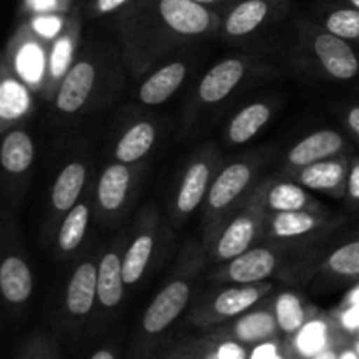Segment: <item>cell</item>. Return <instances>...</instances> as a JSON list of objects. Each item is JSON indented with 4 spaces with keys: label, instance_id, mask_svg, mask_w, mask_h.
Listing matches in <instances>:
<instances>
[{
    "label": "cell",
    "instance_id": "obj_1",
    "mask_svg": "<svg viewBox=\"0 0 359 359\" xmlns=\"http://www.w3.org/2000/svg\"><path fill=\"white\" fill-rule=\"evenodd\" d=\"M137 9L156 18L168 32L179 37H200L217 25L210 7L195 0H137Z\"/></svg>",
    "mask_w": 359,
    "mask_h": 359
},
{
    "label": "cell",
    "instance_id": "obj_2",
    "mask_svg": "<svg viewBox=\"0 0 359 359\" xmlns=\"http://www.w3.org/2000/svg\"><path fill=\"white\" fill-rule=\"evenodd\" d=\"M270 291H272V286L266 283L235 284L231 287H224L209 304L202 305L195 312L193 321L200 326H209L214 323L241 318L242 314L256 307V304L262 302Z\"/></svg>",
    "mask_w": 359,
    "mask_h": 359
},
{
    "label": "cell",
    "instance_id": "obj_3",
    "mask_svg": "<svg viewBox=\"0 0 359 359\" xmlns=\"http://www.w3.org/2000/svg\"><path fill=\"white\" fill-rule=\"evenodd\" d=\"M255 177V168L248 161H233L214 177L205 198L207 224L223 216L248 191Z\"/></svg>",
    "mask_w": 359,
    "mask_h": 359
},
{
    "label": "cell",
    "instance_id": "obj_4",
    "mask_svg": "<svg viewBox=\"0 0 359 359\" xmlns=\"http://www.w3.org/2000/svg\"><path fill=\"white\" fill-rule=\"evenodd\" d=\"M191 300V283L186 277L170 280L154 297L142 318V332L156 337L174 325Z\"/></svg>",
    "mask_w": 359,
    "mask_h": 359
},
{
    "label": "cell",
    "instance_id": "obj_5",
    "mask_svg": "<svg viewBox=\"0 0 359 359\" xmlns=\"http://www.w3.org/2000/svg\"><path fill=\"white\" fill-rule=\"evenodd\" d=\"M354 42L318 30L312 35V51L321 69L335 81H353L359 76V53Z\"/></svg>",
    "mask_w": 359,
    "mask_h": 359
},
{
    "label": "cell",
    "instance_id": "obj_6",
    "mask_svg": "<svg viewBox=\"0 0 359 359\" xmlns=\"http://www.w3.org/2000/svg\"><path fill=\"white\" fill-rule=\"evenodd\" d=\"M263 221H265V212L255 205L238 212L217 235L212 248L214 258L221 263H226L249 251L258 238L259 231L263 230Z\"/></svg>",
    "mask_w": 359,
    "mask_h": 359
},
{
    "label": "cell",
    "instance_id": "obj_7",
    "mask_svg": "<svg viewBox=\"0 0 359 359\" xmlns=\"http://www.w3.org/2000/svg\"><path fill=\"white\" fill-rule=\"evenodd\" d=\"M280 265L279 255L269 248H251L216 270L214 280L231 284L265 283Z\"/></svg>",
    "mask_w": 359,
    "mask_h": 359
},
{
    "label": "cell",
    "instance_id": "obj_8",
    "mask_svg": "<svg viewBox=\"0 0 359 359\" xmlns=\"http://www.w3.org/2000/svg\"><path fill=\"white\" fill-rule=\"evenodd\" d=\"M349 167V158L346 154H339V156L328 158V160L318 161L307 167L294 168L293 179L309 191H321L346 198Z\"/></svg>",
    "mask_w": 359,
    "mask_h": 359
},
{
    "label": "cell",
    "instance_id": "obj_9",
    "mask_svg": "<svg viewBox=\"0 0 359 359\" xmlns=\"http://www.w3.org/2000/svg\"><path fill=\"white\" fill-rule=\"evenodd\" d=\"M217 160L212 153H207L203 156L196 158L186 168L182 181L179 184L177 193H175V214L177 217H188L202 205L203 200L207 198L210 184L214 181V168H216Z\"/></svg>",
    "mask_w": 359,
    "mask_h": 359
},
{
    "label": "cell",
    "instance_id": "obj_10",
    "mask_svg": "<svg viewBox=\"0 0 359 359\" xmlns=\"http://www.w3.org/2000/svg\"><path fill=\"white\" fill-rule=\"evenodd\" d=\"M252 205L258 207L265 214L291 212V210L323 212L321 203L309 193L307 188L298 184L297 181H279L263 186L259 191H256Z\"/></svg>",
    "mask_w": 359,
    "mask_h": 359
},
{
    "label": "cell",
    "instance_id": "obj_11",
    "mask_svg": "<svg viewBox=\"0 0 359 359\" xmlns=\"http://www.w3.org/2000/svg\"><path fill=\"white\" fill-rule=\"evenodd\" d=\"M97 84V69L90 60H77L56 91L55 105L63 114H76L86 105Z\"/></svg>",
    "mask_w": 359,
    "mask_h": 359
},
{
    "label": "cell",
    "instance_id": "obj_12",
    "mask_svg": "<svg viewBox=\"0 0 359 359\" xmlns=\"http://www.w3.org/2000/svg\"><path fill=\"white\" fill-rule=\"evenodd\" d=\"M286 0H238L226 13L221 30L230 39H242L255 34Z\"/></svg>",
    "mask_w": 359,
    "mask_h": 359
},
{
    "label": "cell",
    "instance_id": "obj_13",
    "mask_svg": "<svg viewBox=\"0 0 359 359\" xmlns=\"http://www.w3.org/2000/svg\"><path fill=\"white\" fill-rule=\"evenodd\" d=\"M328 224H333V219H328L323 212L291 210V212L265 214L263 230L269 237L277 238V241H294V238L318 233Z\"/></svg>",
    "mask_w": 359,
    "mask_h": 359
},
{
    "label": "cell",
    "instance_id": "obj_14",
    "mask_svg": "<svg viewBox=\"0 0 359 359\" xmlns=\"http://www.w3.org/2000/svg\"><path fill=\"white\" fill-rule=\"evenodd\" d=\"M346 137L337 130H318L300 142L294 144L287 153V163L291 168L307 167L328 158L346 153Z\"/></svg>",
    "mask_w": 359,
    "mask_h": 359
},
{
    "label": "cell",
    "instance_id": "obj_15",
    "mask_svg": "<svg viewBox=\"0 0 359 359\" xmlns=\"http://www.w3.org/2000/svg\"><path fill=\"white\" fill-rule=\"evenodd\" d=\"M245 76V63L242 58H226L216 63L198 84V100L214 105L230 97L231 91L242 83Z\"/></svg>",
    "mask_w": 359,
    "mask_h": 359
},
{
    "label": "cell",
    "instance_id": "obj_16",
    "mask_svg": "<svg viewBox=\"0 0 359 359\" xmlns=\"http://www.w3.org/2000/svg\"><path fill=\"white\" fill-rule=\"evenodd\" d=\"M98 298V266L93 262H83L67 284L65 307L72 318L83 319L93 311Z\"/></svg>",
    "mask_w": 359,
    "mask_h": 359
},
{
    "label": "cell",
    "instance_id": "obj_17",
    "mask_svg": "<svg viewBox=\"0 0 359 359\" xmlns=\"http://www.w3.org/2000/svg\"><path fill=\"white\" fill-rule=\"evenodd\" d=\"M20 35V42H18L20 48L14 53V70L27 86L28 84L39 86L44 81L46 69H48L44 49L37 41L39 35L30 27L21 30Z\"/></svg>",
    "mask_w": 359,
    "mask_h": 359
},
{
    "label": "cell",
    "instance_id": "obj_18",
    "mask_svg": "<svg viewBox=\"0 0 359 359\" xmlns=\"http://www.w3.org/2000/svg\"><path fill=\"white\" fill-rule=\"evenodd\" d=\"M133 175L128 165L114 161L100 175L97 186V202L104 212H118L130 195Z\"/></svg>",
    "mask_w": 359,
    "mask_h": 359
},
{
    "label": "cell",
    "instance_id": "obj_19",
    "mask_svg": "<svg viewBox=\"0 0 359 359\" xmlns=\"http://www.w3.org/2000/svg\"><path fill=\"white\" fill-rule=\"evenodd\" d=\"M186 72H188V67L184 62L167 63L144 81L139 90V100L149 107L161 105L182 86Z\"/></svg>",
    "mask_w": 359,
    "mask_h": 359
},
{
    "label": "cell",
    "instance_id": "obj_20",
    "mask_svg": "<svg viewBox=\"0 0 359 359\" xmlns=\"http://www.w3.org/2000/svg\"><path fill=\"white\" fill-rule=\"evenodd\" d=\"M0 291L7 304L21 305L28 302L34 291V276L21 256L9 255L0 265Z\"/></svg>",
    "mask_w": 359,
    "mask_h": 359
},
{
    "label": "cell",
    "instance_id": "obj_21",
    "mask_svg": "<svg viewBox=\"0 0 359 359\" xmlns=\"http://www.w3.org/2000/svg\"><path fill=\"white\" fill-rule=\"evenodd\" d=\"M280 332L277 325L273 309H258L242 314L228 330V339H233L244 346H256V344L273 340V337Z\"/></svg>",
    "mask_w": 359,
    "mask_h": 359
},
{
    "label": "cell",
    "instance_id": "obj_22",
    "mask_svg": "<svg viewBox=\"0 0 359 359\" xmlns=\"http://www.w3.org/2000/svg\"><path fill=\"white\" fill-rule=\"evenodd\" d=\"M86 165L70 161L62 168L51 188V209L55 214H67L77 205L81 191L86 182Z\"/></svg>",
    "mask_w": 359,
    "mask_h": 359
},
{
    "label": "cell",
    "instance_id": "obj_23",
    "mask_svg": "<svg viewBox=\"0 0 359 359\" xmlns=\"http://www.w3.org/2000/svg\"><path fill=\"white\" fill-rule=\"evenodd\" d=\"M35 158V146L30 133L23 128H14L4 137L0 147V163L6 174L23 175L30 170Z\"/></svg>",
    "mask_w": 359,
    "mask_h": 359
},
{
    "label": "cell",
    "instance_id": "obj_24",
    "mask_svg": "<svg viewBox=\"0 0 359 359\" xmlns=\"http://www.w3.org/2000/svg\"><path fill=\"white\" fill-rule=\"evenodd\" d=\"M123 279V258L116 251H109L102 256L98 265V302L104 309H116L125 293Z\"/></svg>",
    "mask_w": 359,
    "mask_h": 359
},
{
    "label": "cell",
    "instance_id": "obj_25",
    "mask_svg": "<svg viewBox=\"0 0 359 359\" xmlns=\"http://www.w3.org/2000/svg\"><path fill=\"white\" fill-rule=\"evenodd\" d=\"M154 142H156V126L149 121L135 123L123 133L116 144V161L125 165L137 163L149 153Z\"/></svg>",
    "mask_w": 359,
    "mask_h": 359
},
{
    "label": "cell",
    "instance_id": "obj_26",
    "mask_svg": "<svg viewBox=\"0 0 359 359\" xmlns=\"http://www.w3.org/2000/svg\"><path fill=\"white\" fill-rule=\"evenodd\" d=\"M272 118V107L265 102H255L233 116L228 125L226 137L231 144H245L255 139Z\"/></svg>",
    "mask_w": 359,
    "mask_h": 359
},
{
    "label": "cell",
    "instance_id": "obj_27",
    "mask_svg": "<svg viewBox=\"0 0 359 359\" xmlns=\"http://www.w3.org/2000/svg\"><path fill=\"white\" fill-rule=\"evenodd\" d=\"M77 37H79V20L74 16L67 23L65 30L53 42L51 53H49L48 58V74L51 83H62V79L72 67L70 62H72Z\"/></svg>",
    "mask_w": 359,
    "mask_h": 359
},
{
    "label": "cell",
    "instance_id": "obj_28",
    "mask_svg": "<svg viewBox=\"0 0 359 359\" xmlns=\"http://www.w3.org/2000/svg\"><path fill=\"white\" fill-rule=\"evenodd\" d=\"M154 251V231H140L123 255V279L126 286L139 283L146 273L147 265L153 258Z\"/></svg>",
    "mask_w": 359,
    "mask_h": 359
},
{
    "label": "cell",
    "instance_id": "obj_29",
    "mask_svg": "<svg viewBox=\"0 0 359 359\" xmlns=\"http://www.w3.org/2000/svg\"><path fill=\"white\" fill-rule=\"evenodd\" d=\"M32 105V97L28 86L20 77L9 76L4 72L0 83V119L2 123H11L20 119L28 112Z\"/></svg>",
    "mask_w": 359,
    "mask_h": 359
},
{
    "label": "cell",
    "instance_id": "obj_30",
    "mask_svg": "<svg viewBox=\"0 0 359 359\" xmlns=\"http://www.w3.org/2000/svg\"><path fill=\"white\" fill-rule=\"evenodd\" d=\"M88 224H90V205L88 202H79L72 210L65 214L63 221L60 223L58 238H56L60 252L69 255V252L76 251L86 237Z\"/></svg>",
    "mask_w": 359,
    "mask_h": 359
},
{
    "label": "cell",
    "instance_id": "obj_31",
    "mask_svg": "<svg viewBox=\"0 0 359 359\" xmlns=\"http://www.w3.org/2000/svg\"><path fill=\"white\" fill-rule=\"evenodd\" d=\"M272 309L273 314H276L279 330L290 337L297 335L304 328L305 323L311 321L309 319L307 307L302 302V298L298 294L291 293V291H284V293L277 294Z\"/></svg>",
    "mask_w": 359,
    "mask_h": 359
},
{
    "label": "cell",
    "instance_id": "obj_32",
    "mask_svg": "<svg viewBox=\"0 0 359 359\" xmlns=\"http://www.w3.org/2000/svg\"><path fill=\"white\" fill-rule=\"evenodd\" d=\"M293 346L298 356L311 359L328 347H335L332 344V328L325 319H311L294 335Z\"/></svg>",
    "mask_w": 359,
    "mask_h": 359
},
{
    "label": "cell",
    "instance_id": "obj_33",
    "mask_svg": "<svg viewBox=\"0 0 359 359\" xmlns=\"http://www.w3.org/2000/svg\"><path fill=\"white\" fill-rule=\"evenodd\" d=\"M323 27L337 37L359 42V11L346 4L333 7L323 20Z\"/></svg>",
    "mask_w": 359,
    "mask_h": 359
},
{
    "label": "cell",
    "instance_id": "obj_34",
    "mask_svg": "<svg viewBox=\"0 0 359 359\" xmlns=\"http://www.w3.org/2000/svg\"><path fill=\"white\" fill-rule=\"evenodd\" d=\"M65 13H49V14H32L30 28L42 39L58 37L67 27Z\"/></svg>",
    "mask_w": 359,
    "mask_h": 359
},
{
    "label": "cell",
    "instance_id": "obj_35",
    "mask_svg": "<svg viewBox=\"0 0 359 359\" xmlns=\"http://www.w3.org/2000/svg\"><path fill=\"white\" fill-rule=\"evenodd\" d=\"M23 4L32 14L67 13L70 7V0H23Z\"/></svg>",
    "mask_w": 359,
    "mask_h": 359
},
{
    "label": "cell",
    "instance_id": "obj_36",
    "mask_svg": "<svg viewBox=\"0 0 359 359\" xmlns=\"http://www.w3.org/2000/svg\"><path fill=\"white\" fill-rule=\"evenodd\" d=\"M346 200L351 209L359 212V156L351 158L349 179H347Z\"/></svg>",
    "mask_w": 359,
    "mask_h": 359
},
{
    "label": "cell",
    "instance_id": "obj_37",
    "mask_svg": "<svg viewBox=\"0 0 359 359\" xmlns=\"http://www.w3.org/2000/svg\"><path fill=\"white\" fill-rule=\"evenodd\" d=\"M214 351H216L217 358L219 359H248L249 358L244 344L237 342V340L233 339H228L224 340V342L217 344V346L214 347Z\"/></svg>",
    "mask_w": 359,
    "mask_h": 359
},
{
    "label": "cell",
    "instance_id": "obj_38",
    "mask_svg": "<svg viewBox=\"0 0 359 359\" xmlns=\"http://www.w3.org/2000/svg\"><path fill=\"white\" fill-rule=\"evenodd\" d=\"M132 2L133 0H90V13L91 16H107Z\"/></svg>",
    "mask_w": 359,
    "mask_h": 359
},
{
    "label": "cell",
    "instance_id": "obj_39",
    "mask_svg": "<svg viewBox=\"0 0 359 359\" xmlns=\"http://www.w3.org/2000/svg\"><path fill=\"white\" fill-rule=\"evenodd\" d=\"M279 354V346L273 340H266V342L256 344L252 351L249 353L248 359H273Z\"/></svg>",
    "mask_w": 359,
    "mask_h": 359
},
{
    "label": "cell",
    "instance_id": "obj_40",
    "mask_svg": "<svg viewBox=\"0 0 359 359\" xmlns=\"http://www.w3.org/2000/svg\"><path fill=\"white\" fill-rule=\"evenodd\" d=\"M346 125L351 130L356 140L359 142V102L347 107L346 111Z\"/></svg>",
    "mask_w": 359,
    "mask_h": 359
},
{
    "label": "cell",
    "instance_id": "obj_41",
    "mask_svg": "<svg viewBox=\"0 0 359 359\" xmlns=\"http://www.w3.org/2000/svg\"><path fill=\"white\" fill-rule=\"evenodd\" d=\"M339 353L340 351H337L335 347H328V349H325L323 353L316 354V356H312L311 359H339Z\"/></svg>",
    "mask_w": 359,
    "mask_h": 359
},
{
    "label": "cell",
    "instance_id": "obj_42",
    "mask_svg": "<svg viewBox=\"0 0 359 359\" xmlns=\"http://www.w3.org/2000/svg\"><path fill=\"white\" fill-rule=\"evenodd\" d=\"M90 359H116V354L111 349H100L93 354Z\"/></svg>",
    "mask_w": 359,
    "mask_h": 359
},
{
    "label": "cell",
    "instance_id": "obj_43",
    "mask_svg": "<svg viewBox=\"0 0 359 359\" xmlns=\"http://www.w3.org/2000/svg\"><path fill=\"white\" fill-rule=\"evenodd\" d=\"M339 359H359L358 353L353 349H344L339 353Z\"/></svg>",
    "mask_w": 359,
    "mask_h": 359
},
{
    "label": "cell",
    "instance_id": "obj_44",
    "mask_svg": "<svg viewBox=\"0 0 359 359\" xmlns=\"http://www.w3.org/2000/svg\"><path fill=\"white\" fill-rule=\"evenodd\" d=\"M195 2L202 4V6H205V7H212V6H216V4L223 2V0H195Z\"/></svg>",
    "mask_w": 359,
    "mask_h": 359
},
{
    "label": "cell",
    "instance_id": "obj_45",
    "mask_svg": "<svg viewBox=\"0 0 359 359\" xmlns=\"http://www.w3.org/2000/svg\"><path fill=\"white\" fill-rule=\"evenodd\" d=\"M344 4H346V6L354 7V9L359 11V0H344Z\"/></svg>",
    "mask_w": 359,
    "mask_h": 359
},
{
    "label": "cell",
    "instance_id": "obj_46",
    "mask_svg": "<svg viewBox=\"0 0 359 359\" xmlns=\"http://www.w3.org/2000/svg\"><path fill=\"white\" fill-rule=\"evenodd\" d=\"M200 359H219V358H217V354H216V351H209V353H207L205 354V356H202V358H200Z\"/></svg>",
    "mask_w": 359,
    "mask_h": 359
},
{
    "label": "cell",
    "instance_id": "obj_47",
    "mask_svg": "<svg viewBox=\"0 0 359 359\" xmlns=\"http://www.w3.org/2000/svg\"><path fill=\"white\" fill-rule=\"evenodd\" d=\"M170 359H188V356H186V353H184V351H182V353L172 354Z\"/></svg>",
    "mask_w": 359,
    "mask_h": 359
},
{
    "label": "cell",
    "instance_id": "obj_48",
    "mask_svg": "<svg viewBox=\"0 0 359 359\" xmlns=\"http://www.w3.org/2000/svg\"><path fill=\"white\" fill-rule=\"evenodd\" d=\"M273 359H286V358H284V356H283V354H280V353H279V354H277V356H276V358H273Z\"/></svg>",
    "mask_w": 359,
    "mask_h": 359
},
{
    "label": "cell",
    "instance_id": "obj_49",
    "mask_svg": "<svg viewBox=\"0 0 359 359\" xmlns=\"http://www.w3.org/2000/svg\"><path fill=\"white\" fill-rule=\"evenodd\" d=\"M30 359H42V358H30Z\"/></svg>",
    "mask_w": 359,
    "mask_h": 359
}]
</instances>
